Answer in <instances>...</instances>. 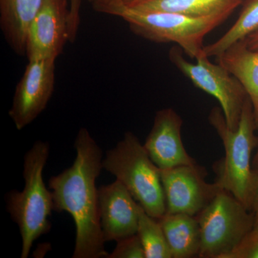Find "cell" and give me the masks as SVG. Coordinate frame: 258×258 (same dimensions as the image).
Returning a JSON list of instances; mask_svg holds the SVG:
<instances>
[{
    "mask_svg": "<svg viewBox=\"0 0 258 258\" xmlns=\"http://www.w3.org/2000/svg\"><path fill=\"white\" fill-rule=\"evenodd\" d=\"M74 147V164L49 181L54 210L68 212L74 219L76 237L73 257H107L96 184L103 169V152L86 128L80 129Z\"/></svg>",
    "mask_w": 258,
    "mask_h": 258,
    "instance_id": "obj_1",
    "label": "cell"
},
{
    "mask_svg": "<svg viewBox=\"0 0 258 258\" xmlns=\"http://www.w3.org/2000/svg\"><path fill=\"white\" fill-rule=\"evenodd\" d=\"M208 118L225 149V157L214 165L215 181L251 211L255 184L252 154L257 147L258 138L254 134L257 128L250 100L249 97L246 100L235 130L227 125L221 108H212Z\"/></svg>",
    "mask_w": 258,
    "mask_h": 258,
    "instance_id": "obj_2",
    "label": "cell"
},
{
    "mask_svg": "<svg viewBox=\"0 0 258 258\" xmlns=\"http://www.w3.org/2000/svg\"><path fill=\"white\" fill-rule=\"evenodd\" d=\"M98 13L123 19L135 35L158 43L177 44L190 58L205 56L204 39L227 20L225 16H186L159 11H141L121 3L106 5Z\"/></svg>",
    "mask_w": 258,
    "mask_h": 258,
    "instance_id": "obj_3",
    "label": "cell"
},
{
    "mask_svg": "<svg viewBox=\"0 0 258 258\" xmlns=\"http://www.w3.org/2000/svg\"><path fill=\"white\" fill-rule=\"evenodd\" d=\"M49 153L47 142H35L24 159L25 187L22 191L13 190L7 197L8 211L22 237V258L28 257L33 242L51 227L48 217L54 210L53 198L42 178Z\"/></svg>",
    "mask_w": 258,
    "mask_h": 258,
    "instance_id": "obj_4",
    "label": "cell"
},
{
    "mask_svg": "<svg viewBox=\"0 0 258 258\" xmlns=\"http://www.w3.org/2000/svg\"><path fill=\"white\" fill-rule=\"evenodd\" d=\"M103 169L119 180L148 215L159 220L166 214L160 170L144 145L132 132H126L114 148L106 152Z\"/></svg>",
    "mask_w": 258,
    "mask_h": 258,
    "instance_id": "obj_5",
    "label": "cell"
},
{
    "mask_svg": "<svg viewBox=\"0 0 258 258\" xmlns=\"http://www.w3.org/2000/svg\"><path fill=\"white\" fill-rule=\"evenodd\" d=\"M196 217L201 236L200 258H225L254 227L252 212L224 189Z\"/></svg>",
    "mask_w": 258,
    "mask_h": 258,
    "instance_id": "obj_6",
    "label": "cell"
},
{
    "mask_svg": "<svg viewBox=\"0 0 258 258\" xmlns=\"http://www.w3.org/2000/svg\"><path fill=\"white\" fill-rule=\"evenodd\" d=\"M184 53L181 47H173L169 60L197 88L216 98L227 125L235 130L248 98L242 83L222 64L209 60L208 56L199 57L195 63L186 60Z\"/></svg>",
    "mask_w": 258,
    "mask_h": 258,
    "instance_id": "obj_7",
    "label": "cell"
},
{
    "mask_svg": "<svg viewBox=\"0 0 258 258\" xmlns=\"http://www.w3.org/2000/svg\"><path fill=\"white\" fill-rule=\"evenodd\" d=\"M159 170L167 214L197 216L222 189L205 181L206 169L198 164Z\"/></svg>",
    "mask_w": 258,
    "mask_h": 258,
    "instance_id": "obj_8",
    "label": "cell"
},
{
    "mask_svg": "<svg viewBox=\"0 0 258 258\" xmlns=\"http://www.w3.org/2000/svg\"><path fill=\"white\" fill-rule=\"evenodd\" d=\"M55 59H29L25 72L20 80L10 118L18 130L31 123L45 109L55 89Z\"/></svg>",
    "mask_w": 258,
    "mask_h": 258,
    "instance_id": "obj_9",
    "label": "cell"
},
{
    "mask_svg": "<svg viewBox=\"0 0 258 258\" xmlns=\"http://www.w3.org/2000/svg\"><path fill=\"white\" fill-rule=\"evenodd\" d=\"M68 42H71L69 0H46L29 26L25 56L28 60H57Z\"/></svg>",
    "mask_w": 258,
    "mask_h": 258,
    "instance_id": "obj_10",
    "label": "cell"
},
{
    "mask_svg": "<svg viewBox=\"0 0 258 258\" xmlns=\"http://www.w3.org/2000/svg\"><path fill=\"white\" fill-rule=\"evenodd\" d=\"M183 120L173 108L158 111L144 147L159 169L198 164L185 149L181 139Z\"/></svg>",
    "mask_w": 258,
    "mask_h": 258,
    "instance_id": "obj_11",
    "label": "cell"
},
{
    "mask_svg": "<svg viewBox=\"0 0 258 258\" xmlns=\"http://www.w3.org/2000/svg\"><path fill=\"white\" fill-rule=\"evenodd\" d=\"M98 199L105 242H117L137 233L140 205L119 180L100 186Z\"/></svg>",
    "mask_w": 258,
    "mask_h": 258,
    "instance_id": "obj_12",
    "label": "cell"
},
{
    "mask_svg": "<svg viewBox=\"0 0 258 258\" xmlns=\"http://www.w3.org/2000/svg\"><path fill=\"white\" fill-rule=\"evenodd\" d=\"M46 0H0V28L7 43L20 56L25 55L27 32Z\"/></svg>",
    "mask_w": 258,
    "mask_h": 258,
    "instance_id": "obj_13",
    "label": "cell"
},
{
    "mask_svg": "<svg viewBox=\"0 0 258 258\" xmlns=\"http://www.w3.org/2000/svg\"><path fill=\"white\" fill-rule=\"evenodd\" d=\"M242 3V0H123L120 3L141 11L167 12L196 18H229Z\"/></svg>",
    "mask_w": 258,
    "mask_h": 258,
    "instance_id": "obj_14",
    "label": "cell"
},
{
    "mask_svg": "<svg viewBox=\"0 0 258 258\" xmlns=\"http://www.w3.org/2000/svg\"><path fill=\"white\" fill-rule=\"evenodd\" d=\"M216 58L217 63L225 67L243 86L252 103L258 131V51L249 50L243 40L233 44Z\"/></svg>",
    "mask_w": 258,
    "mask_h": 258,
    "instance_id": "obj_15",
    "label": "cell"
},
{
    "mask_svg": "<svg viewBox=\"0 0 258 258\" xmlns=\"http://www.w3.org/2000/svg\"><path fill=\"white\" fill-rule=\"evenodd\" d=\"M172 258L198 257L201 236L198 217L185 214H167L159 219Z\"/></svg>",
    "mask_w": 258,
    "mask_h": 258,
    "instance_id": "obj_16",
    "label": "cell"
},
{
    "mask_svg": "<svg viewBox=\"0 0 258 258\" xmlns=\"http://www.w3.org/2000/svg\"><path fill=\"white\" fill-rule=\"evenodd\" d=\"M258 31V0H247L241 14L221 37L205 45V55L218 57L236 42L243 40Z\"/></svg>",
    "mask_w": 258,
    "mask_h": 258,
    "instance_id": "obj_17",
    "label": "cell"
},
{
    "mask_svg": "<svg viewBox=\"0 0 258 258\" xmlns=\"http://www.w3.org/2000/svg\"><path fill=\"white\" fill-rule=\"evenodd\" d=\"M138 234L146 258H172L170 248L160 222L148 215L140 205Z\"/></svg>",
    "mask_w": 258,
    "mask_h": 258,
    "instance_id": "obj_18",
    "label": "cell"
},
{
    "mask_svg": "<svg viewBox=\"0 0 258 258\" xmlns=\"http://www.w3.org/2000/svg\"><path fill=\"white\" fill-rule=\"evenodd\" d=\"M108 258H146L143 244L138 234L117 241L114 250Z\"/></svg>",
    "mask_w": 258,
    "mask_h": 258,
    "instance_id": "obj_19",
    "label": "cell"
},
{
    "mask_svg": "<svg viewBox=\"0 0 258 258\" xmlns=\"http://www.w3.org/2000/svg\"><path fill=\"white\" fill-rule=\"evenodd\" d=\"M225 258H258V233L251 231Z\"/></svg>",
    "mask_w": 258,
    "mask_h": 258,
    "instance_id": "obj_20",
    "label": "cell"
},
{
    "mask_svg": "<svg viewBox=\"0 0 258 258\" xmlns=\"http://www.w3.org/2000/svg\"><path fill=\"white\" fill-rule=\"evenodd\" d=\"M255 173V184H254L253 200H252V210L254 215V227L252 230L258 233V166L254 168Z\"/></svg>",
    "mask_w": 258,
    "mask_h": 258,
    "instance_id": "obj_21",
    "label": "cell"
},
{
    "mask_svg": "<svg viewBox=\"0 0 258 258\" xmlns=\"http://www.w3.org/2000/svg\"><path fill=\"white\" fill-rule=\"evenodd\" d=\"M249 50L258 51V31L244 39Z\"/></svg>",
    "mask_w": 258,
    "mask_h": 258,
    "instance_id": "obj_22",
    "label": "cell"
},
{
    "mask_svg": "<svg viewBox=\"0 0 258 258\" xmlns=\"http://www.w3.org/2000/svg\"><path fill=\"white\" fill-rule=\"evenodd\" d=\"M123 1V0H96L94 3H93L92 6L93 9L97 12L103 7L106 6V5L120 3Z\"/></svg>",
    "mask_w": 258,
    "mask_h": 258,
    "instance_id": "obj_23",
    "label": "cell"
},
{
    "mask_svg": "<svg viewBox=\"0 0 258 258\" xmlns=\"http://www.w3.org/2000/svg\"><path fill=\"white\" fill-rule=\"evenodd\" d=\"M70 2H71L70 8H71V11L75 13H79L80 8H81V0H70Z\"/></svg>",
    "mask_w": 258,
    "mask_h": 258,
    "instance_id": "obj_24",
    "label": "cell"
},
{
    "mask_svg": "<svg viewBox=\"0 0 258 258\" xmlns=\"http://www.w3.org/2000/svg\"><path fill=\"white\" fill-rule=\"evenodd\" d=\"M258 166V144L257 147V150H256V154L252 160V167L256 168Z\"/></svg>",
    "mask_w": 258,
    "mask_h": 258,
    "instance_id": "obj_25",
    "label": "cell"
},
{
    "mask_svg": "<svg viewBox=\"0 0 258 258\" xmlns=\"http://www.w3.org/2000/svg\"><path fill=\"white\" fill-rule=\"evenodd\" d=\"M86 1H88V3H91V4H93V3H94L96 1V0H86Z\"/></svg>",
    "mask_w": 258,
    "mask_h": 258,
    "instance_id": "obj_26",
    "label": "cell"
}]
</instances>
